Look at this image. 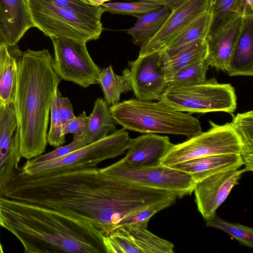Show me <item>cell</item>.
<instances>
[{
  "mask_svg": "<svg viewBox=\"0 0 253 253\" xmlns=\"http://www.w3.org/2000/svg\"><path fill=\"white\" fill-rule=\"evenodd\" d=\"M2 197L87 223L103 236L121 226L134 212L177 198L170 191L116 179L97 167L35 175L19 169Z\"/></svg>",
  "mask_w": 253,
  "mask_h": 253,
  "instance_id": "1",
  "label": "cell"
},
{
  "mask_svg": "<svg viewBox=\"0 0 253 253\" xmlns=\"http://www.w3.org/2000/svg\"><path fill=\"white\" fill-rule=\"evenodd\" d=\"M0 205L4 228L25 253H106L103 235L90 224L2 196Z\"/></svg>",
  "mask_w": 253,
  "mask_h": 253,
  "instance_id": "2",
  "label": "cell"
},
{
  "mask_svg": "<svg viewBox=\"0 0 253 253\" xmlns=\"http://www.w3.org/2000/svg\"><path fill=\"white\" fill-rule=\"evenodd\" d=\"M13 50L17 63L14 105L20 152L21 157L30 160L45 150L50 108L62 79L48 49Z\"/></svg>",
  "mask_w": 253,
  "mask_h": 253,
  "instance_id": "3",
  "label": "cell"
},
{
  "mask_svg": "<svg viewBox=\"0 0 253 253\" xmlns=\"http://www.w3.org/2000/svg\"><path fill=\"white\" fill-rule=\"evenodd\" d=\"M110 109L115 123L126 130L181 135L188 138L202 131L200 122L191 113L174 110L160 100L129 99Z\"/></svg>",
  "mask_w": 253,
  "mask_h": 253,
  "instance_id": "4",
  "label": "cell"
},
{
  "mask_svg": "<svg viewBox=\"0 0 253 253\" xmlns=\"http://www.w3.org/2000/svg\"><path fill=\"white\" fill-rule=\"evenodd\" d=\"M32 21L44 35L86 43L98 40L103 31L101 20L80 14L48 0H27Z\"/></svg>",
  "mask_w": 253,
  "mask_h": 253,
  "instance_id": "5",
  "label": "cell"
},
{
  "mask_svg": "<svg viewBox=\"0 0 253 253\" xmlns=\"http://www.w3.org/2000/svg\"><path fill=\"white\" fill-rule=\"evenodd\" d=\"M160 101L177 111L189 113L224 112L232 114L237 107L234 88L213 78L192 85L168 86Z\"/></svg>",
  "mask_w": 253,
  "mask_h": 253,
  "instance_id": "6",
  "label": "cell"
},
{
  "mask_svg": "<svg viewBox=\"0 0 253 253\" xmlns=\"http://www.w3.org/2000/svg\"><path fill=\"white\" fill-rule=\"evenodd\" d=\"M130 139L128 133L123 128L64 156L36 164L26 162L21 169L35 175L97 167L102 162L124 154Z\"/></svg>",
  "mask_w": 253,
  "mask_h": 253,
  "instance_id": "7",
  "label": "cell"
},
{
  "mask_svg": "<svg viewBox=\"0 0 253 253\" xmlns=\"http://www.w3.org/2000/svg\"><path fill=\"white\" fill-rule=\"evenodd\" d=\"M100 170L108 176L129 184L171 192L178 198L191 194L195 184L189 173L162 164L136 167L121 159L101 168Z\"/></svg>",
  "mask_w": 253,
  "mask_h": 253,
  "instance_id": "8",
  "label": "cell"
},
{
  "mask_svg": "<svg viewBox=\"0 0 253 253\" xmlns=\"http://www.w3.org/2000/svg\"><path fill=\"white\" fill-rule=\"evenodd\" d=\"M211 128L173 144L162 159L161 164L170 166L188 160L211 155L238 154L242 149L241 139L230 123L217 125L210 121Z\"/></svg>",
  "mask_w": 253,
  "mask_h": 253,
  "instance_id": "9",
  "label": "cell"
},
{
  "mask_svg": "<svg viewBox=\"0 0 253 253\" xmlns=\"http://www.w3.org/2000/svg\"><path fill=\"white\" fill-rule=\"evenodd\" d=\"M55 70L62 80L84 88L98 84L101 70L88 52L86 43L63 37H51Z\"/></svg>",
  "mask_w": 253,
  "mask_h": 253,
  "instance_id": "10",
  "label": "cell"
},
{
  "mask_svg": "<svg viewBox=\"0 0 253 253\" xmlns=\"http://www.w3.org/2000/svg\"><path fill=\"white\" fill-rule=\"evenodd\" d=\"M161 52L138 56L128 62L123 71L128 78L136 98L144 101L159 100L168 85L163 69Z\"/></svg>",
  "mask_w": 253,
  "mask_h": 253,
  "instance_id": "11",
  "label": "cell"
},
{
  "mask_svg": "<svg viewBox=\"0 0 253 253\" xmlns=\"http://www.w3.org/2000/svg\"><path fill=\"white\" fill-rule=\"evenodd\" d=\"M147 228L123 225L103 236L106 253H172L174 245Z\"/></svg>",
  "mask_w": 253,
  "mask_h": 253,
  "instance_id": "12",
  "label": "cell"
},
{
  "mask_svg": "<svg viewBox=\"0 0 253 253\" xmlns=\"http://www.w3.org/2000/svg\"><path fill=\"white\" fill-rule=\"evenodd\" d=\"M20 138L14 103L3 105L0 114V196L19 168Z\"/></svg>",
  "mask_w": 253,
  "mask_h": 253,
  "instance_id": "13",
  "label": "cell"
},
{
  "mask_svg": "<svg viewBox=\"0 0 253 253\" xmlns=\"http://www.w3.org/2000/svg\"><path fill=\"white\" fill-rule=\"evenodd\" d=\"M209 10V0H187L171 11L161 29L141 45L138 56L161 52L192 21Z\"/></svg>",
  "mask_w": 253,
  "mask_h": 253,
  "instance_id": "14",
  "label": "cell"
},
{
  "mask_svg": "<svg viewBox=\"0 0 253 253\" xmlns=\"http://www.w3.org/2000/svg\"><path fill=\"white\" fill-rule=\"evenodd\" d=\"M243 169H229L208 176L197 182L193 191L197 209L205 220L210 219L238 184Z\"/></svg>",
  "mask_w": 253,
  "mask_h": 253,
  "instance_id": "15",
  "label": "cell"
},
{
  "mask_svg": "<svg viewBox=\"0 0 253 253\" xmlns=\"http://www.w3.org/2000/svg\"><path fill=\"white\" fill-rule=\"evenodd\" d=\"M244 25V17L238 15L210 32L206 39L208 53L205 59L209 66L217 70L227 71Z\"/></svg>",
  "mask_w": 253,
  "mask_h": 253,
  "instance_id": "16",
  "label": "cell"
},
{
  "mask_svg": "<svg viewBox=\"0 0 253 253\" xmlns=\"http://www.w3.org/2000/svg\"><path fill=\"white\" fill-rule=\"evenodd\" d=\"M173 145L168 136L145 134L130 139L126 155L122 159L136 167L159 165Z\"/></svg>",
  "mask_w": 253,
  "mask_h": 253,
  "instance_id": "17",
  "label": "cell"
},
{
  "mask_svg": "<svg viewBox=\"0 0 253 253\" xmlns=\"http://www.w3.org/2000/svg\"><path fill=\"white\" fill-rule=\"evenodd\" d=\"M33 27L27 0H0V28L8 46H15Z\"/></svg>",
  "mask_w": 253,
  "mask_h": 253,
  "instance_id": "18",
  "label": "cell"
},
{
  "mask_svg": "<svg viewBox=\"0 0 253 253\" xmlns=\"http://www.w3.org/2000/svg\"><path fill=\"white\" fill-rule=\"evenodd\" d=\"M243 166L240 154L211 155L192 159L169 166L190 174L197 182L212 174Z\"/></svg>",
  "mask_w": 253,
  "mask_h": 253,
  "instance_id": "19",
  "label": "cell"
},
{
  "mask_svg": "<svg viewBox=\"0 0 253 253\" xmlns=\"http://www.w3.org/2000/svg\"><path fill=\"white\" fill-rule=\"evenodd\" d=\"M244 18V27L226 71L231 77L253 75V16Z\"/></svg>",
  "mask_w": 253,
  "mask_h": 253,
  "instance_id": "20",
  "label": "cell"
},
{
  "mask_svg": "<svg viewBox=\"0 0 253 253\" xmlns=\"http://www.w3.org/2000/svg\"><path fill=\"white\" fill-rule=\"evenodd\" d=\"M212 22V14L209 10L200 15L184 28L161 51L163 61L188 45L200 40H206Z\"/></svg>",
  "mask_w": 253,
  "mask_h": 253,
  "instance_id": "21",
  "label": "cell"
},
{
  "mask_svg": "<svg viewBox=\"0 0 253 253\" xmlns=\"http://www.w3.org/2000/svg\"><path fill=\"white\" fill-rule=\"evenodd\" d=\"M17 83V63L13 50L6 43L0 46V100L4 105L14 103Z\"/></svg>",
  "mask_w": 253,
  "mask_h": 253,
  "instance_id": "22",
  "label": "cell"
},
{
  "mask_svg": "<svg viewBox=\"0 0 253 253\" xmlns=\"http://www.w3.org/2000/svg\"><path fill=\"white\" fill-rule=\"evenodd\" d=\"M170 12L169 9L162 7L148 13L135 15L136 23L125 31L131 36L134 44L141 45L157 33Z\"/></svg>",
  "mask_w": 253,
  "mask_h": 253,
  "instance_id": "23",
  "label": "cell"
},
{
  "mask_svg": "<svg viewBox=\"0 0 253 253\" xmlns=\"http://www.w3.org/2000/svg\"><path fill=\"white\" fill-rule=\"evenodd\" d=\"M115 124L109 104L104 99L98 98L89 116L85 137L90 143L101 139L116 130Z\"/></svg>",
  "mask_w": 253,
  "mask_h": 253,
  "instance_id": "24",
  "label": "cell"
},
{
  "mask_svg": "<svg viewBox=\"0 0 253 253\" xmlns=\"http://www.w3.org/2000/svg\"><path fill=\"white\" fill-rule=\"evenodd\" d=\"M207 53L206 40H200L188 45L170 58L163 61V69L166 80L180 69L205 60Z\"/></svg>",
  "mask_w": 253,
  "mask_h": 253,
  "instance_id": "25",
  "label": "cell"
},
{
  "mask_svg": "<svg viewBox=\"0 0 253 253\" xmlns=\"http://www.w3.org/2000/svg\"><path fill=\"white\" fill-rule=\"evenodd\" d=\"M242 143L240 155L245 168L244 171L253 170V111L238 113L230 123Z\"/></svg>",
  "mask_w": 253,
  "mask_h": 253,
  "instance_id": "26",
  "label": "cell"
},
{
  "mask_svg": "<svg viewBox=\"0 0 253 253\" xmlns=\"http://www.w3.org/2000/svg\"><path fill=\"white\" fill-rule=\"evenodd\" d=\"M98 84L102 88L104 99L109 106L119 103L122 94L131 90L127 76L124 73L122 75L116 74L112 65L101 70Z\"/></svg>",
  "mask_w": 253,
  "mask_h": 253,
  "instance_id": "27",
  "label": "cell"
},
{
  "mask_svg": "<svg viewBox=\"0 0 253 253\" xmlns=\"http://www.w3.org/2000/svg\"><path fill=\"white\" fill-rule=\"evenodd\" d=\"M245 0H209V10L212 14L211 31L233 17L243 16Z\"/></svg>",
  "mask_w": 253,
  "mask_h": 253,
  "instance_id": "28",
  "label": "cell"
},
{
  "mask_svg": "<svg viewBox=\"0 0 253 253\" xmlns=\"http://www.w3.org/2000/svg\"><path fill=\"white\" fill-rule=\"evenodd\" d=\"M209 66L205 60L187 66L175 73L167 81L169 86H186L202 84L207 79Z\"/></svg>",
  "mask_w": 253,
  "mask_h": 253,
  "instance_id": "29",
  "label": "cell"
},
{
  "mask_svg": "<svg viewBox=\"0 0 253 253\" xmlns=\"http://www.w3.org/2000/svg\"><path fill=\"white\" fill-rule=\"evenodd\" d=\"M205 221L207 226L222 230L235 238L241 244L249 248H253L252 228L225 221L220 217L216 212L210 219Z\"/></svg>",
  "mask_w": 253,
  "mask_h": 253,
  "instance_id": "30",
  "label": "cell"
},
{
  "mask_svg": "<svg viewBox=\"0 0 253 253\" xmlns=\"http://www.w3.org/2000/svg\"><path fill=\"white\" fill-rule=\"evenodd\" d=\"M103 12L111 14H125L134 16L148 13L163 6L156 3L142 0L131 2H110L100 5Z\"/></svg>",
  "mask_w": 253,
  "mask_h": 253,
  "instance_id": "31",
  "label": "cell"
},
{
  "mask_svg": "<svg viewBox=\"0 0 253 253\" xmlns=\"http://www.w3.org/2000/svg\"><path fill=\"white\" fill-rule=\"evenodd\" d=\"M50 113V125L47 134V141L50 145L56 148L62 146L66 141L65 135L62 134L63 124L57 106L56 91L53 97Z\"/></svg>",
  "mask_w": 253,
  "mask_h": 253,
  "instance_id": "32",
  "label": "cell"
},
{
  "mask_svg": "<svg viewBox=\"0 0 253 253\" xmlns=\"http://www.w3.org/2000/svg\"><path fill=\"white\" fill-rule=\"evenodd\" d=\"M85 16L101 20L104 13L101 6L86 4L82 0H48Z\"/></svg>",
  "mask_w": 253,
  "mask_h": 253,
  "instance_id": "33",
  "label": "cell"
},
{
  "mask_svg": "<svg viewBox=\"0 0 253 253\" xmlns=\"http://www.w3.org/2000/svg\"><path fill=\"white\" fill-rule=\"evenodd\" d=\"M89 143V141L85 137L78 140H73L71 142L67 145L61 146L49 153L41 154L33 159L28 160L27 162L30 164H36L54 159L64 156Z\"/></svg>",
  "mask_w": 253,
  "mask_h": 253,
  "instance_id": "34",
  "label": "cell"
},
{
  "mask_svg": "<svg viewBox=\"0 0 253 253\" xmlns=\"http://www.w3.org/2000/svg\"><path fill=\"white\" fill-rule=\"evenodd\" d=\"M89 121V116L84 111L78 116H75L63 125L62 134L73 135V140H78L85 138Z\"/></svg>",
  "mask_w": 253,
  "mask_h": 253,
  "instance_id": "35",
  "label": "cell"
},
{
  "mask_svg": "<svg viewBox=\"0 0 253 253\" xmlns=\"http://www.w3.org/2000/svg\"><path fill=\"white\" fill-rule=\"evenodd\" d=\"M56 102L59 114L63 125L74 118L73 107L70 100L66 97L62 96L59 89L56 90Z\"/></svg>",
  "mask_w": 253,
  "mask_h": 253,
  "instance_id": "36",
  "label": "cell"
},
{
  "mask_svg": "<svg viewBox=\"0 0 253 253\" xmlns=\"http://www.w3.org/2000/svg\"><path fill=\"white\" fill-rule=\"evenodd\" d=\"M130 1H135V0H142V1H147L151 2H153L161 5L163 7H165L168 9H169L170 11H172L180 6H181L183 3H184L187 0H127Z\"/></svg>",
  "mask_w": 253,
  "mask_h": 253,
  "instance_id": "37",
  "label": "cell"
},
{
  "mask_svg": "<svg viewBox=\"0 0 253 253\" xmlns=\"http://www.w3.org/2000/svg\"><path fill=\"white\" fill-rule=\"evenodd\" d=\"M243 16H253V0H245Z\"/></svg>",
  "mask_w": 253,
  "mask_h": 253,
  "instance_id": "38",
  "label": "cell"
},
{
  "mask_svg": "<svg viewBox=\"0 0 253 253\" xmlns=\"http://www.w3.org/2000/svg\"><path fill=\"white\" fill-rule=\"evenodd\" d=\"M111 0H82V1L88 5L93 6H100L106 1Z\"/></svg>",
  "mask_w": 253,
  "mask_h": 253,
  "instance_id": "39",
  "label": "cell"
},
{
  "mask_svg": "<svg viewBox=\"0 0 253 253\" xmlns=\"http://www.w3.org/2000/svg\"><path fill=\"white\" fill-rule=\"evenodd\" d=\"M4 217L1 211L0 205V227L4 228Z\"/></svg>",
  "mask_w": 253,
  "mask_h": 253,
  "instance_id": "40",
  "label": "cell"
},
{
  "mask_svg": "<svg viewBox=\"0 0 253 253\" xmlns=\"http://www.w3.org/2000/svg\"><path fill=\"white\" fill-rule=\"evenodd\" d=\"M4 43H6L5 42V39H4V37L3 35V34L2 33V31L0 28V46Z\"/></svg>",
  "mask_w": 253,
  "mask_h": 253,
  "instance_id": "41",
  "label": "cell"
},
{
  "mask_svg": "<svg viewBox=\"0 0 253 253\" xmlns=\"http://www.w3.org/2000/svg\"><path fill=\"white\" fill-rule=\"evenodd\" d=\"M3 105L4 104H3L2 101L0 100V113H1V110L3 107Z\"/></svg>",
  "mask_w": 253,
  "mask_h": 253,
  "instance_id": "42",
  "label": "cell"
},
{
  "mask_svg": "<svg viewBox=\"0 0 253 253\" xmlns=\"http://www.w3.org/2000/svg\"><path fill=\"white\" fill-rule=\"evenodd\" d=\"M3 253V248L0 242V253Z\"/></svg>",
  "mask_w": 253,
  "mask_h": 253,
  "instance_id": "43",
  "label": "cell"
}]
</instances>
